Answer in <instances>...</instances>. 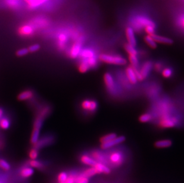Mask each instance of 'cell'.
<instances>
[{
  "mask_svg": "<svg viewBox=\"0 0 184 183\" xmlns=\"http://www.w3.org/2000/svg\"><path fill=\"white\" fill-rule=\"evenodd\" d=\"M99 58L102 62L107 64L117 66H123L126 64V59L119 55L102 54L100 55Z\"/></svg>",
  "mask_w": 184,
  "mask_h": 183,
  "instance_id": "6da1fadb",
  "label": "cell"
},
{
  "mask_svg": "<svg viewBox=\"0 0 184 183\" xmlns=\"http://www.w3.org/2000/svg\"><path fill=\"white\" fill-rule=\"evenodd\" d=\"M81 106L85 111L94 113L98 108V103L94 100H85L82 102Z\"/></svg>",
  "mask_w": 184,
  "mask_h": 183,
  "instance_id": "7a4b0ae2",
  "label": "cell"
},
{
  "mask_svg": "<svg viewBox=\"0 0 184 183\" xmlns=\"http://www.w3.org/2000/svg\"><path fill=\"white\" fill-rule=\"evenodd\" d=\"M126 138L124 136H119L116 137V138L104 143H101V148L103 149H109L116 145L120 144L122 142H123L125 140Z\"/></svg>",
  "mask_w": 184,
  "mask_h": 183,
  "instance_id": "3957f363",
  "label": "cell"
},
{
  "mask_svg": "<svg viewBox=\"0 0 184 183\" xmlns=\"http://www.w3.org/2000/svg\"><path fill=\"white\" fill-rule=\"evenodd\" d=\"M152 67V62L151 61H147L142 64L141 69L139 70L140 74L143 80H144L149 75Z\"/></svg>",
  "mask_w": 184,
  "mask_h": 183,
  "instance_id": "277c9868",
  "label": "cell"
},
{
  "mask_svg": "<svg viewBox=\"0 0 184 183\" xmlns=\"http://www.w3.org/2000/svg\"><path fill=\"white\" fill-rule=\"evenodd\" d=\"M81 47H82V44L81 42H77L75 44H74L70 50V52H69L70 57L72 59L76 58L81 54V52L82 51Z\"/></svg>",
  "mask_w": 184,
  "mask_h": 183,
  "instance_id": "5b68a950",
  "label": "cell"
},
{
  "mask_svg": "<svg viewBox=\"0 0 184 183\" xmlns=\"http://www.w3.org/2000/svg\"><path fill=\"white\" fill-rule=\"evenodd\" d=\"M125 33L128 44L135 48L136 46V40L135 36L134 29L131 27H128L126 29Z\"/></svg>",
  "mask_w": 184,
  "mask_h": 183,
  "instance_id": "8992f818",
  "label": "cell"
},
{
  "mask_svg": "<svg viewBox=\"0 0 184 183\" xmlns=\"http://www.w3.org/2000/svg\"><path fill=\"white\" fill-rule=\"evenodd\" d=\"M135 21L139 27L146 28L147 26H152L156 27L155 23L152 21L145 17H137Z\"/></svg>",
  "mask_w": 184,
  "mask_h": 183,
  "instance_id": "52a82bcc",
  "label": "cell"
},
{
  "mask_svg": "<svg viewBox=\"0 0 184 183\" xmlns=\"http://www.w3.org/2000/svg\"><path fill=\"white\" fill-rule=\"evenodd\" d=\"M54 139L51 136H45L41 139V140H38V142L34 145L35 148L36 149H39L43 147H45L46 146H48L51 145L52 142Z\"/></svg>",
  "mask_w": 184,
  "mask_h": 183,
  "instance_id": "ba28073f",
  "label": "cell"
},
{
  "mask_svg": "<svg viewBox=\"0 0 184 183\" xmlns=\"http://www.w3.org/2000/svg\"><path fill=\"white\" fill-rule=\"evenodd\" d=\"M34 33V29L31 25H25L18 29V33L23 36H31Z\"/></svg>",
  "mask_w": 184,
  "mask_h": 183,
  "instance_id": "9c48e42d",
  "label": "cell"
},
{
  "mask_svg": "<svg viewBox=\"0 0 184 183\" xmlns=\"http://www.w3.org/2000/svg\"><path fill=\"white\" fill-rule=\"evenodd\" d=\"M104 83L107 88L110 90H112L115 87V82L112 74L109 73H105L104 76Z\"/></svg>",
  "mask_w": 184,
  "mask_h": 183,
  "instance_id": "30bf717a",
  "label": "cell"
},
{
  "mask_svg": "<svg viewBox=\"0 0 184 183\" xmlns=\"http://www.w3.org/2000/svg\"><path fill=\"white\" fill-rule=\"evenodd\" d=\"M125 71H126V74L127 77H128L129 82L132 84H135L137 83L138 80H137L135 73L134 71V68L132 67V66L128 67L126 68Z\"/></svg>",
  "mask_w": 184,
  "mask_h": 183,
  "instance_id": "8fae6325",
  "label": "cell"
},
{
  "mask_svg": "<svg viewBox=\"0 0 184 183\" xmlns=\"http://www.w3.org/2000/svg\"><path fill=\"white\" fill-rule=\"evenodd\" d=\"M152 38L154 39V40L158 43L163 44H167V45H171L173 43V41L172 39L169 38L167 37H164L162 36H159L158 34H156V33L151 35Z\"/></svg>",
  "mask_w": 184,
  "mask_h": 183,
  "instance_id": "7c38bea8",
  "label": "cell"
},
{
  "mask_svg": "<svg viewBox=\"0 0 184 183\" xmlns=\"http://www.w3.org/2000/svg\"><path fill=\"white\" fill-rule=\"evenodd\" d=\"M110 161L115 165H119L122 162V155L120 153L116 152L110 155Z\"/></svg>",
  "mask_w": 184,
  "mask_h": 183,
  "instance_id": "4fadbf2b",
  "label": "cell"
},
{
  "mask_svg": "<svg viewBox=\"0 0 184 183\" xmlns=\"http://www.w3.org/2000/svg\"><path fill=\"white\" fill-rule=\"evenodd\" d=\"M33 96H34V93L32 90H26L23 91L20 94H18V95L17 96V100L20 101H24L32 98Z\"/></svg>",
  "mask_w": 184,
  "mask_h": 183,
  "instance_id": "5bb4252c",
  "label": "cell"
},
{
  "mask_svg": "<svg viewBox=\"0 0 184 183\" xmlns=\"http://www.w3.org/2000/svg\"><path fill=\"white\" fill-rule=\"evenodd\" d=\"M94 167L95 168L98 174L102 173L105 174H109L110 173V168L108 166L101 164V162H97Z\"/></svg>",
  "mask_w": 184,
  "mask_h": 183,
  "instance_id": "9a60e30c",
  "label": "cell"
},
{
  "mask_svg": "<svg viewBox=\"0 0 184 183\" xmlns=\"http://www.w3.org/2000/svg\"><path fill=\"white\" fill-rule=\"evenodd\" d=\"M176 124L175 119L172 118H165L160 122V125L164 128H172Z\"/></svg>",
  "mask_w": 184,
  "mask_h": 183,
  "instance_id": "2e32d148",
  "label": "cell"
},
{
  "mask_svg": "<svg viewBox=\"0 0 184 183\" xmlns=\"http://www.w3.org/2000/svg\"><path fill=\"white\" fill-rule=\"evenodd\" d=\"M81 161L85 165L91 166H94L97 162L95 160L86 155H84L81 157Z\"/></svg>",
  "mask_w": 184,
  "mask_h": 183,
  "instance_id": "e0dca14e",
  "label": "cell"
},
{
  "mask_svg": "<svg viewBox=\"0 0 184 183\" xmlns=\"http://www.w3.org/2000/svg\"><path fill=\"white\" fill-rule=\"evenodd\" d=\"M172 142L170 140H162L156 142L154 144L155 147L157 148H165L172 146Z\"/></svg>",
  "mask_w": 184,
  "mask_h": 183,
  "instance_id": "ac0fdd59",
  "label": "cell"
},
{
  "mask_svg": "<svg viewBox=\"0 0 184 183\" xmlns=\"http://www.w3.org/2000/svg\"><path fill=\"white\" fill-rule=\"evenodd\" d=\"M80 55L82 60H86L89 58L95 56V54L92 50L89 48H86L81 51Z\"/></svg>",
  "mask_w": 184,
  "mask_h": 183,
  "instance_id": "d6986e66",
  "label": "cell"
},
{
  "mask_svg": "<svg viewBox=\"0 0 184 183\" xmlns=\"http://www.w3.org/2000/svg\"><path fill=\"white\" fill-rule=\"evenodd\" d=\"M34 174V169L29 167H26L22 169L20 172V175L23 178H29L31 177Z\"/></svg>",
  "mask_w": 184,
  "mask_h": 183,
  "instance_id": "ffe728a7",
  "label": "cell"
},
{
  "mask_svg": "<svg viewBox=\"0 0 184 183\" xmlns=\"http://www.w3.org/2000/svg\"><path fill=\"white\" fill-rule=\"evenodd\" d=\"M97 174H98V173H97L95 168L94 166H91V168L86 169L81 175L83 177L89 178V177H91Z\"/></svg>",
  "mask_w": 184,
  "mask_h": 183,
  "instance_id": "44dd1931",
  "label": "cell"
},
{
  "mask_svg": "<svg viewBox=\"0 0 184 183\" xmlns=\"http://www.w3.org/2000/svg\"><path fill=\"white\" fill-rule=\"evenodd\" d=\"M144 41L151 48L155 49L157 47V42L154 40L150 35H147L144 37Z\"/></svg>",
  "mask_w": 184,
  "mask_h": 183,
  "instance_id": "7402d4cb",
  "label": "cell"
},
{
  "mask_svg": "<svg viewBox=\"0 0 184 183\" xmlns=\"http://www.w3.org/2000/svg\"><path fill=\"white\" fill-rule=\"evenodd\" d=\"M39 134H40V130L33 129L31 137V143L32 145H35L38 142V141L39 140Z\"/></svg>",
  "mask_w": 184,
  "mask_h": 183,
  "instance_id": "603a6c76",
  "label": "cell"
},
{
  "mask_svg": "<svg viewBox=\"0 0 184 183\" xmlns=\"http://www.w3.org/2000/svg\"><path fill=\"white\" fill-rule=\"evenodd\" d=\"M89 68H90V67L88 64L86 60H82V61L79 63V66H78V70H79V72L82 73H86L89 70Z\"/></svg>",
  "mask_w": 184,
  "mask_h": 183,
  "instance_id": "cb8c5ba5",
  "label": "cell"
},
{
  "mask_svg": "<svg viewBox=\"0 0 184 183\" xmlns=\"http://www.w3.org/2000/svg\"><path fill=\"white\" fill-rule=\"evenodd\" d=\"M124 48L125 51H126V52L128 54H129V55H137V51L135 49V48L132 47V45H131L130 44H129L128 43L125 44L124 45Z\"/></svg>",
  "mask_w": 184,
  "mask_h": 183,
  "instance_id": "d4e9b609",
  "label": "cell"
},
{
  "mask_svg": "<svg viewBox=\"0 0 184 183\" xmlns=\"http://www.w3.org/2000/svg\"><path fill=\"white\" fill-rule=\"evenodd\" d=\"M117 137V135L116 133H110L109 134H107L103 137H102L100 139L101 143H106Z\"/></svg>",
  "mask_w": 184,
  "mask_h": 183,
  "instance_id": "484cf974",
  "label": "cell"
},
{
  "mask_svg": "<svg viewBox=\"0 0 184 183\" xmlns=\"http://www.w3.org/2000/svg\"><path fill=\"white\" fill-rule=\"evenodd\" d=\"M129 60L131 63V66L134 68H138L139 66V61L137 55H129Z\"/></svg>",
  "mask_w": 184,
  "mask_h": 183,
  "instance_id": "4316f807",
  "label": "cell"
},
{
  "mask_svg": "<svg viewBox=\"0 0 184 183\" xmlns=\"http://www.w3.org/2000/svg\"><path fill=\"white\" fill-rule=\"evenodd\" d=\"M10 122L7 118H3L0 119V127L4 130H7L10 127Z\"/></svg>",
  "mask_w": 184,
  "mask_h": 183,
  "instance_id": "83f0119b",
  "label": "cell"
},
{
  "mask_svg": "<svg viewBox=\"0 0 184 183\" xmlns=\"http://www.w3.org/2000/svg\"><path fill=\"white\" fill-rule=\"evenodd\" d=\"M86 61L88 64L89 65V66L90 68H94L97 65V59L95 56L92 57L91 58H89L86 60H85Z\"/></svg>",
  "mask_w": 184,
  "mask_h": 183,
  "instance_id": "f1b7e54d",
  "label": "cell"
},
{
  "mask_svg": "<svg viewBox=\"0 0 184 183\" xmlns=\"http://www.w3.org/2000/svg\"><path fill=\"white\" fill-rule=\"evenodd\" d=\"M29 165L30 166H32V168H36V169H41L43 167L42 164L40 161H37L36 159L29 161Z\"/></svg>",
  "mask_w": 184,
  "mask_h": 183,
  "instance_id": "f546056e",
  "label": "cell"
},
{
  "mask_svg": "<svg viewBox=\"0 0 184 183\" xmlns=\"http://www.w3.org/2000/svg\"><path fill=\"white\" fill-rule=\"evenodd\" d=\"M152 119V116L150 114L146 113L142 114L139 118V120L141 123H148Z\"/></svg>",
  "mask_w": 184,
  "mask_h": 183,
  "instance_id": "4dcf8cb0",
  "label": "cell"
},
{
  "mask_svg": "<svg viewBox=\"0 0 184 183\" xmlns=\"http://www.w3.org/2000/svg\"><path fill=\"white\" fill-rule=\"evenodd\" d=\"M162 74V76H163V77L168 79V78H170V77H172V74H173V71H172V70L170 68H169V67L165 68L163 70Z\"/></svg>",
  "mask_w": 184,
  "mask_h": 183,
  "instance_id": "1f68e13d",
  "label": "cell"
},
{
  "mask_svg": "<svg viewBox=\"0 0 184 183\" xmlns=\"http://www.w3.org/2000/svg\"><path fill=\"white\" fill-rule=\"evenodd\" d=\"M0 168L4 171H8L10 169L11 166L7 161L3 159H0Z\"/></svg>",
  "mask_w": 184,
  "mask_h": 183,
  "instance_id": "d6a6232c",
  "label": "cell"
},
{
  "mask_svg": "<svg viewBox=\"0 0 184 183\" xmlns=\"http://www.w3.org/2000/svg\"><path fill=\"white\" fill-rule=\"evenodd\" d=\"M68 175L65 172H60L57 177V180L59 183H65L67 180Z\"/></svg>",
  "mask_w": 184,
  "mask_h": 183,
  "instance_id": "836d02e7",
  "label": "cell"
},
{
  "mask_svg": "<svg viewBox=\"0 0 184 183\" xmlns=\"http://www.w3.org/2000/svg\"><path fill=\"white\" fill-rule=\"evenodd\" d=\"M38 151L36 148H32L29 150V157L31 160H35L38 157Z\"/></svg>",
  "mask_w": 184,
  "mask_h": 183,
  "instance_id": "e575fe53",
  "label": "cell"
},
{
  "mask_svg": "<svg viewBox=\"0 0 184 183\" xmlns=\"http://www.w3.org/2000/svg\"><path fill=\"white\" fill-rule=\"evenodd\" d=\"M92 158H94V159L96 161H100L99 162L104 161V158H103L102 155L99 152H94L92 153Z\"/></svg>",
  "mask_w": 184,
  "mask_h": 183,
  "instance_id": "d590c367",
  "label": "cell"
},
{
  "mask_svg": "<svg viewBox=\"0 0 184 183\" xmlns=\"http://www.w3.org/2000/svg\"><path fill=\"white\" fill-rule=\"evenodd\" d=\"M89 178L83 177L82 175L76 177L75 183H88Z\"/></svg>",
  "mask_w": 184,
  "mask_h": 183,
  "instance_id": "8d00e7d4",
  "label": "cell"
},
{
  "mask_svg": "<svg viewBox=\"0 0 184 183\" xmlns=\"http://www.w3.org/2000/svg\"><path fill=\"white\" fill-rule=\"evenodd\" d=\"M155 28H156L155 26H147L146 28H144V29L146 32L149 35L151 36L155 34Z\"/></svg>",
  "mask_w": 184,
  "mask_h": 183,
  "instance_id": "74e56055",
  "label": "cell"
},
{
  "mask_svg": "<svg viewBox=\"0 0 184 183\" xmlns=\"http://www.w3.org/2000/svg\"><path fill=\"white\" fill-rule=\"evenodd\" d=\"M29 52L28 48H23L17 51L16 52V55L18 57H23L27 55Z\"/></svg>",
  "mask_w": 184,
  "mask_h": 183,
  "instance_id": "f35d334b",
  "label": "cell"
},
{
  "mask_svg": "<svg viewBox=\"0 0 184 183\" xmlns=\"http://www.w3.org/2000/svg\"><path fill=\"white\" fill-rule=\"evenodd\" d=\"M59 42L65 44L67 41V36L65 33H61L59 35Z\"/></svg>",
  "mask_w": 184,
  "mask_h": 183,
  "instance_id": "ab89813d",
  "label": "cell"
},
{
  "mask_svg": "<svg viewBox=\"0 0 184 183\" xmlns=\"http://www.w3.org/2000/svg\"><path fill=\"white\" fill-rule=\"evenodd\" d=\"M40 49V45L39 44H35L33 45H31L29 47L28 50L29 52H35Z\"/></svg>",
  "mask_w": 184,
  "mask_h": 183,
  "instance_id": "60d3db41",
  "label": "cell"
},
{
  "mask_svg": "<svg viewBox=\"0 0 184 183\" xmlns=\"http://www.w3.org/2000/svg\"><path fill=\"white\" fill-rule=\"evenodd\" d=\"M75 181H76V177L71 175L70 176H68L67 180L65 183H75Z\"/></svg>",
  "mask_w": 184,
  "mask_h": 183,
  "instance_id": "b9f144b4",
  "label": "cell"
},
{
  "mask_svg": "<svg viewBox=\"0 0 184 183\" xmlns=\"http://www.w3.org/2000/svg\"><path fill=\"white\" fill-rule=\"evenodd\" d=\"M154 68L156 69V71H160L161 69H162V66L160 64H159V63H156L154 66Z\"/></svg>",
  "mask_w": 184,
  "mask_h": 183,
  "instance_id": "7bdbcfd3",
  "label": "cell"
},
{
  "mask_svg": "<svg viewBox=\"0 0 184 183\" xmlns=\"http://www.w3.org/2000/svg\"><path fill=\"white\" fill-rule=\"evenodd\" d=\"M25 1H26L27 3L29 4V5H30V7H31V5H32L33 2H34V0H24Z\"/></svg>",
  "mask_w": 184,
  "mask_h": 183,
  "instance_id": "ee69618b",
  "label": "cell"
},
{
  "mask_svg": "<svg viewBox=\"0 0 184 183\" xmlns=\"http://www.w3.org/2000/svg\"><path fill=\"white\" fill-rule=\"evenodd\" d=\"M3 114H4V111L2 108H0V119H1L2 116H3Z\"/></svg>",
  "mask_w": 184,
  "mask_h": 183,
  "instance_id": "f6af8a7d",
  "label": "cell"
},
{
  "mask_svg": "<svg viewBox=\"0 0 184 183\" xmlns=\"http://www.w3.org/2000/svg\"><path fill=\"white\" fill-rule=\"evenodd\" d=\"M182 26L184 27V18H183V20L182 21Z\"/></svg>",
  "mask_w": 184,
  "mask_h": 183,
  "instance_id": "bcb514c9",
  "label": "cell"
},
{
  "mask_svg": "<svg viewBox=\"0 0 184 183\" xmlns=\"http://www.w3.org/2000/svg\"><path fill=\"white\" fill-rule=\"evenodd\" d=\"M0 183H1V182H0Z\"/></svg>",
  "mask_w": 184,
  "mask_h": 183,
  "instance_id": "7dc6e473",
  "label": "cell"
}]
</instances>
